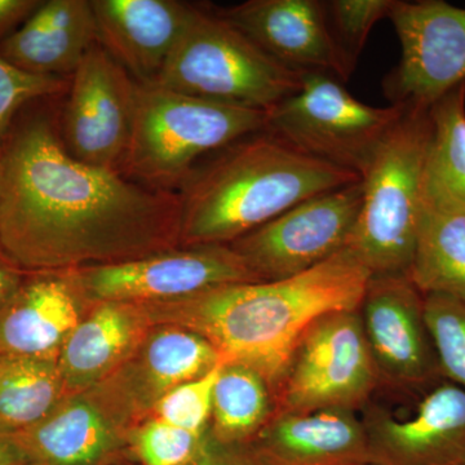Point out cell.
Instances as JSON below:
<instances>
[{"mask_svg": "<svg viewBox=\"0 0 465 465\" xmlns=\"http://www.w3.org/2000/svg\"><path fill=\"white\" fill-rule=\"evenodd\" d=\"M207 433H193L155 418L131 437L134 455L143 465H186L207 445Z\"/></svg>", "mask_w": 465, "mask_h": 465, "instance_id": "f1b7e54d", "label": "cell"}, {"mask_svg": "<svg viewBox=\"0 0 465 465\" xmlns=\"http://www.w3.org/2000/svg\"><path fill=\"white\" fill-rule=\"evenodd\" d=\"M67 396L57 361L0 356V433L29 430Z\"/></svg>", "mask_w": 465, "mask_h": 465, "instance_id": "d4e9b609", "label": "cell"}, {"mask_svg": "<svg viewBox=\"0 0 465 465\" xmlns=\"http://www.w3.org/2000/svg\"><path fill=\"white\" fill-rule=\"evenodd\" d=\"M424 317L443 378L465 390V302L424 296Z\"/></svg>", "mask_w": 465, "mask_h": 465, "instance_id": "83f0119b", "label": "cell"}, {"mask_svg": "<svg viewBox=\"0 0 465 465\" xmlns=\"http://www.w3.org/2000/svg\"><path fill=\"white\" fill-rule=\"evenodd\" d=\"M371 274L348 247L295 277L237 283L195 298L143 305L150 321L200 333L225 363L282 381L296 345L318 318L358 311Z\"/></svg>", "mask_w": 465, "mask_h": 465, "instance_id": "7a4b0ae2", "label": "cell"}, {"mask_svg": "<svg viewBox=\"0 0 465 465\" xmlns=\"http://www.w3.org/2000/svg\"><path fill=\"white\" fill-rule=\"evenodd\" d=\"M0 465H32L14 434L0 433Z\"/></svg>", "mask_w": 465, "mask_h": 465, "instance_id": "e575fe53", "label": "cell"}, {"mask_svg": "<svg viewBox=\"0 0 465 465\" xmlns=\"http://www.w3.org/2000/svg\"><path fill=\"white\" fill-rule=\"evenodd\" d=\"M362 200L361 179L300 202L229 246L262 282L295 277L348 246Z\"/></svg>", "mask_w": 465, "mask_h": 465, "instance_id": "9c48e42d", "label": "cell"}, {"mask_svg": "<svg viewBox=\"0 0 465 465\" xmlns=\"http://www.w3.org/2000/svg\"><path fill=\"white\" fill-rule=\"evenodd\" d=\"M409 277L423 296L465 302V213L423 207Z\"/></svg>", "mask_w": 465, "mask_h": 465, "instance_id": "cb8c5ba5", "label": "cell"}, {"mask_svg": "<svg viewBox=\"0 0 465 465\" xmlns=\"http://www.w3.org/2000/svg\"><path fill=\"white\" fill-rule=\"evenodd\" d=\"M97 42L91 0H48L0 43V56L24 72L63 78Z\"/></svg>", "mask_w": 465, "mask_h": 465, "instance_id": "ffe728a7", "label": "cell"}, {"mask_svg": "<svg viewBox=\"0 0 465 465\" xmlns=\"http://www.w3.org/2000/svg\"><path fill=\"white\" fill-rule=\"evenodd\" d=\"M67 88L69 81L65 78L32 74L0 56V148L20 109L32 101L57 96Z\"/></svg>", "mask_w": 465, "mask_h": 465, "instance_id": "4dcf8cb0", "label": "cell"}, {"mask_svg": "<svg viewBox=\"0 0 465 465\" xmlns=\"http://www.w3.org/2000/svg\"><path fill=\"white\" fill-rule=\"evenodd\" d=\"M224 363L163 394L153 406L157 419L193 433H206L208 420L213 416V387Z\"/></svg>", "mask_w": 465, "mask_h": 465, "instance_id": "f546056e", "label": "cell"}, {"mask_svg": "<svg viewBox=\"0 0 465 465\" xmlns=\"http://www.w3.org/2000/svg\"><path fill=\"white\" fill-rule=\"evenodd\" d=\"M134 354L124 387L116 391L125 407H153L167 391L224 362L207 339L177 324L162 326L146 335Z\"/></svg>", "mask_w": 465, "mask_h": 465, "instance_id": "7402d4cb", "label": "cell"}, {"mask_svg": "<svg viewBox=\"0 0 465 465\" xmlns=\"http://www.w3.org/2000/svg\"><path fill=\"white\" fill-rule=\"evenodd\" d=\"M388 18L401 45L399 64L382 81L391 105L430 109L465 82L464 8L442 0H396Z\"/></svg>", "mask_w": 465, "mask_h": 465, "instance_id": "8fae6325", "label": "cell"}, {"mask_svg": "<svg viewBox=\"0 0 465 465\" xmlns=\"http://www.w3.org/2000/svg\"><path fill=\"white\" fill-rule=\"evenodd\" d=\"M217 14L260 50L300 74L322 73L342 84L351 75L327 24L320 0H247Z\"/></svg>", "mask_w": 465, "mask_h": 465, "instance_id": "5bb4252c", "label": "cell"}, {"mask_svg": "<svg viewBox=\"0 0 465 465\" xmlns=\"http://www.w3.org/2000/svg\"><path fill=\"white\" fill-rule=\"evenodd\" d=\"M186 465H259L250 451L225 445L210 437L200 455Z\"/></svg>", "mask_w": 465, "mask_h": 465, "instance_id": "1f68e13d", "label": "cell"}, {"mask_svg": "<svg viewBox=\"0 0 465 465\" xmlns=\"http://www.w3.org/2000/svg\"><path fill=\"white\" fill-rule=\"evenodd\" d=\"M0 182H2V166H0Z\"/></svg>", "mask_w": 465, "mask_h": 465, "instance_id": "8d00e7d4", "label": "cell"}, {"mask_svg": "<svg viewBox=\"0 0 465 465\" xmlns=\"http://www.w3.org/2000/svg\"><path fill=\"white\" fill-rule=\"evenodd\" d=\"M348 465H376L372 463H356V464H348Z\"/></svg>", "mask_w": 465, "mask_h": 465, "instance_id": "d590c367", "label": "cell"}, {"mask_svg": "<svg viewBox=\"0 0 465 465\" xmlns=\"http://www.w3.org/2000/svg\"><path fill=\"white\" fill-rule=\"evenodd\" d=\"M358 311L318 318L296 345L281 385L286 411L327 407L351 409L378 379Z\"/></svg>", "mask_w": 465, "mask_h": 465, "instance_id": "30bf717a", "label": "cell"}, {"mask_svg": "<svg viewBox=\"0 0 465 465\" xmlns=\"http://www.w3.org/2000/svg\"><path fill=\"white\" fill-rule=\"evenodd\" d=\"M32 274L0 309V356L57 361L81 322L84 291L76 269Z\"/></svg>", "mask_w": 465, "mask_h": 465, "instance_id": "2e32d148", "label": "cell"}, {"mask_svg": "<svg viewBox=\"0 0 465 465\" xmlns=\"http://www.w3.org/2000/svg\"><path fill=\"white\" fill-rule=\"evenodd\" d=\"M85 300L153 305L182 302L229 284L262 282L231 246L170 249L76 269Z\"/></svg>", "mask_w": 465, "mask_h": 465, "instance_id": "ba28073f", "label": "cell"}, {"mask_svg": "<svg viewBox=\"0 0 465 465\" xmlns=\"http://www.w3.org/2000/svg\"><path fill=\"white\" fill-rule=\"evenodd\" d=\"M250 452L259 465L371 463L366 425L347 407L284 411Z\"/></svg>", "mask_w": 465, "mask_h": 465, "instance_id": "d6986e66", "label": "cell"}, {"mask_svg": "<svg viewBox=\"0 0 465 465\" xmlns=\"http://www.w3.org/2000/svg\"><path fill=\"white\" fill-rule=\"evenodd\" d=\"M430 114L423 207L465 213V82L437 100Z\"/></svg>", "mask_w": 465, "mask_h": 465, "instance_id": "603a6c76", "label": "cell"}, {"mask_svg": "<svg viewBox=\"0 0 465 465\" xmlns=\"http://www.w3.org/2000/svg\"><path fill=\"white\" fill-rule=\"evenodd\" d=\"M0 166V251L21 271L112 264L180 243L179 194L73 157L51 116L14 125Z\"/></svg>", "mask_w": 465, "mask_h": 465, "instance_id": "6da1fadb", "label": "cell"}, {"mask_svg": "<svg viewBox=\"0 0 465 465\" xmlns=\"http://www.w3.org/2000/svg\"><path fill=\"white\" fill-rule=\"evenodd\" d=\"M402 114L401 106L363 104L335 76L308 73L298 92L269 110L266 130L311 157L362 177Z\"/></svg>", "mask_w": 465, "mask_h": 465, "instance_id": "52a82bcc", "label": "cell"}, {"mask_svg": "<svg viewBox=\"0 0 465 465\" xmlns=\"http://www.w3.org/2000/svg\"><path fill=\"white\" fill-rule=\"evenodd\" d=\"M127 407L114 397L87 391L70 394L38 424L17 434L32 465H106L124 443L119 415Z\"/></svg>", "mask_w": 465, "mask_h": 465, "instance_id": "ac0fdd59", "label": "cell"}, {"mask_svg": "<svg viewBox=\"0 0 465 465\" xmlns=\"http://www.w3.org/2000/svg\"><path fill=\"white\" fill-rule=\"evenodd\" d=\"M266 119L268 113L262 110L139 84L133 137L121 173L150 189L177 194L201 162L265 130Z\"/></svg>", "mask_w": 465, "mask_h": 465, "instance_id": "277c9868", "label": "cell"}, {"mask_svg": "<svg viewBox=\"0 0 465 465\" xmlns=\"http://www.w3.org/2000/svg\"><path fill=\"white\" fill-rule=\"evenodd\" d=\"M302 75L268 56L215 8L194 5L166 65L150 84L268 113L299 91Z\"/></svg>", "mask_w": 465, "mask_h": 465, "instance_id": "8992f818", "label": "cell"}, {"mask_svg": "<svg viewBox=\"0 0 465 465\" xmlns=\"http://www.w3.org/2000/svg\"><path fill=\"white\" fill-rule=\"evenodd\" d=\"M358 180L265 128L204 159L183 183L180 244L229 246L300 202Z\"/></svg>", "mask_w": 465, "mask_h": 465, "instance_id": "3957f363", "label": "cell"}, {"mask_svg": "<svg viewBox=\"0 0 465 465\" xmlns=\"http://www.w3.org/2000/svg\"><path fill=\"white\" fill-rule=\"evenodd\" d=\"M378 374L402 390L430 391L443 378L424 317V296L409 275L371 277L360 307Z\"/></svg>", "mask_w": 465, "mask_h": 465, "instance_id": "4fadbf2b", "label": "cell"}, {"mask_svg": "<svg viewBox=\"0 0 465 465\" xmlns=\"http://www.w3.org/2000/svg\"><path fill=\"white\" fill-rule=\"evenodd\" d=\"M396 0H329L324 2L327 24L349 75L353 74L370 33L390 17Z\"/></svg>", "mask_w": 465, "mask_h": 465, "instance_id": "4316f807", "label": "cell"}, {"mask_svg": "<svg viewBox=\"0 0 465 465\" xmlns=\"http://www.w3.org/2000/svg\"><path fill=\"white\" fill-rule=\"evenodd\" d=\"M137 82L99 42L69 82L64 145L73 157L121 173L136 115Z\"/></svg>", "mask_w": 465, "mask_h": 465, "instance_id": "7c38bea8", "label": "cell"}, {"mask_svg": "<svg viewBox=\"0 0 465 465\" xmlns=\"http://www.w3.org/2000/svg\"><path fill=\"white\" fill-rule=\"evenodd\" d=\"M146 309L127 302H96L70 333L57 358L67 393L99 385L133 357L146 336Z\"/></svg>", "mask_w": 465, "mask_h": 465, "instance_id": "44dd1931", "label": "cell"}, {"mask_svg": "<svg viewBox=\"0 0 465 465\" xmlns=\"http://www.w3.org/2000/svg\"><path fill=\"white\" fill-rule=\"evenodd\" d=\"M99 43L139 84L158 78L194 5L177 0H92Z\"/></svg>", "mask_w": 465, "mask_h": 465, "instance_id": "e0dca14e", "label": "cell"}, {"mask_svg": "<svg viewBox=\"0 0 465 465\" xmlns=\"http://www.w3.org/2000/svg\"><path fill=\"white\" fill-rule=\"evenodd\" d=\"M376 465H465V390L451 381L425 391L406 419L365 423Z\"/></svg>", "mask_w": 465, "mask_h": 465, "instance_id": "9a60e30c", "label": "cell"}, {"mask_svg": "<svg viewBox=\"0 0 465 465\" xmlns=\"http://www.w3.org/2000/svg\"><path fill=\"white\" fill-rule=\"evenodd\" d=\"M41 5L39 0H0V43L17 32Z\"/></svg>", "mask_w": 465, "mask_h": 465, "instance_id": "d6a6232c", "label": "cell"}, {"mask_svg": "<svg viewBox=\"0 0 465 465\" xmlns=\"http://www.w3.org/2000/svg\"><path fill=\"white\" fill-rule=\"evenodd\" d=\"M430 109L403 108L363 174V200L348 249L371 277L409 275L423 210Z\"/></svg>", "mask_w": 465, "mask_h": 465, "instance_id": "5b68a950", "label": "cell"}, {"mask_svg": "<svg viewBox=\"0 0 465 465\" xmlns=\"http://www.w3.org/2000/svg\"><path fill=\"white\" fill-rule=\"evenodd\" d=\"M25 280V272L9 262L7 256L0 251V309L7 304L8 300Z\"/></svg>", "mask_w": 465, "mask_h": 465, "instance_id": "836d02e7", "label": "cell"}, {"mask_svg": "<svg viewBox=\"0 0 465 465\" xmlns=\"http://www.w3.org/2000/svg\"><path fill=\"white\" fill-rule=\"evenodd\" d=\"M268 381L255 370L224 363L213 396V439L237 445L265 427L271 409Z\"/></svg>", "mask_w": 465, "mask_h": 465, "instance_id": "484cf974", "label": "cell"}]
</instances>
